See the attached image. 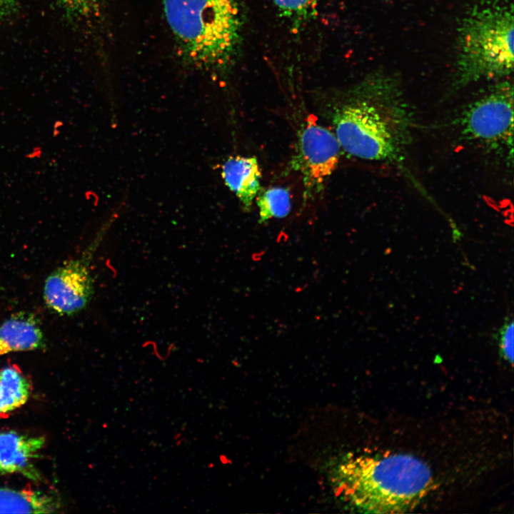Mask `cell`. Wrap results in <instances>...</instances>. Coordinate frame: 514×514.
<instances>
[{
	"label": "cell",
	"mask_w": 514,
	"mask_h": 514,
	"mask_svg": "<svg viewBox=\"0 0 514 514\" xmlns=\"http://www.w3.org/2000/svg\"><path fill=\"white\" fill-rule=\"evenodd\" d=\"M183 59L200 70L228 71L238 57L245 16L241 0H163Z\"/></svg>",
	"instance_id": "3"
},
{
	"label": "cell",
	"mask_w": 514,
	"mask_h": 514,
	"mask_svg": "<svg viewBox=\"0 0 514 514\" xmlns=\"http://www.w3.org/2000/svg\"><path fill=\"white\" fill-rule=\"evenodd\" d=\"M60 508L51 493L0 487V513H53Z\"/></svg>",
	"instance_id": "11"
},
{
	"label": "cell",
	"mask_w": 514,
	"mask_h": 514,
	"mask_svg": "<svg viewBox=\"0 0 514 514\" xmlns=\"http://www.w3.org/2000/svg\"><path fill=\"white\" fill-rule=\"evenodd\" d=\"M221 177L226 186L236 196L245 209L249 210L260 189L261 176L255 157H228L221 165Z\"/></svg>",
	"instance_id": "9"
},
{
	"label": "cell",
	"mask_w": 514,
	"mask_h": 514,
	"mask_svg": "<svg viewBox=\"0 0 514 514\" xmlns=\"http://www.w3.org/2000/svg\"><path fill=\"white\" fill-rule=\"evenodd\" d=\"M513 9L499 1L479 2L458 27L454 86L501 79L513 70Z\"/></svg>",
	"instance_id": "4"
},
{
	"label": "cell",
	"mask_w": 514,
	"mask_h": 514,
	"mask_svg": "<svg viewBox=\"0 0 514 514\" xmlns=\"http://www.w3.org/2000/svg\"><path fill=\"white\" fill-rule=\"evenodd\" d=\"M270 1H272L281 14L297 29L314 16L318 2V0Z\"/></svg>",
	"instance_id": "14"
},
{
	"label": "cell",
	"mask_w": 514,
	"mask_h": 514,
	"mask_svg": "<svg viewBox=\"0 0 514 514\" xmlns=\"http://www.w3.org/2000/svg\"><path fill=\"white\" fill-rule=\"evenodd\" d=\"M499 344L502 354L505 360L513 364L514 324L512 319L507 321L503 326L499 333Z\"/></svg>",
	"instance_id": "16"
},
{
	"label": "cell",
	"mask_w": 514,
	"mask_h": 514,
	"mask_svg": "<svg viewBox=\"0 0 514 514\" xmlns=\"http://www.w3.org/2000/svg\"><path fill=\"white\" fill-rule=\"evenodd\" d=\"M461 136L491 148L513 151V87L500 81L470 103L458 119Z\"/></svg>",
	"instance_id": "5"
},
{
	"label": "cell",
	"mask_w": 514,
	"mask_h": 514,
	"mask_svg": "<svg viewBox=\"0 0 514 514\" xmlns=\"http://www.w3.org/2000/svg\"><path fill=\"white\" fill-rule=\"evenodd\" d=\"M413 122L399 82L383 72L350 90L332 115L334 133L345 152L400 167L411 142Z\"/></svg>",
	"instance_id": "1"
},
{
	"label": "cell",
	"mask_w": 514,
	"mask_h": 514,
	"mask_svg": "<svg viewBox=\"0 0 514 514\" xmlns=\"http://www.w3.org/2000/svg\"><path fill=\"white\" fill-rule=\"evenodd\" d=\"M116 217L114 213L79 256L63 263L46 278L43 298L48 308L55 313L73 315L84 310L91 301L94 294L91 262Z\"/></svg>",
	"instance_id": "6"
},
{
	"label": "cell",
	"mask_w": 514,
	"mask_h": 514,
	"mask_svg": "<svg viewBox=\"0 0 514 514\" xmlns=\"http://www.w3.org/2000/svg\"><path fill=\"white\" fill-rule=\"evenodd\" d=\"M30 393V383L16 368L7 366L0 370V415L24 405Z\"/></svg>",
	"instance_id": "12"
},
{
	"label": "cell",
	"mask_w": 514,
	"mask_h": 514,
	"mask_svg": "<svg viewBox=\"0 0 514 514\" xmlns=\"http://www.w3.org/2000/svg\"><path fill=\"white\" fill-rule=\"evenodd\" d=\"M16 0H0V21L9 16L14 11Z\"/></svg>",
	"instance_id": "17"
},
{
	"label": "cell",
	"mask_w": 514,
	"mask_h": 514,
	"mask_svg": "<svg viewBox=\"0 0 514 514\" xmlns=\"http://www.w3.org/2000/svg\"><path fill=\"white\" fill-rule=\"evenodd\" d=\"M69 11L79 16L96 12L102 0H58Z\"/></svg>",
	"instance_id": "15"
},
{
	"label": "cell",
	"mask_w": 514,
	"mask_h": 514,
	"mask_svg": "<svg viewBox=\"0 0 514 514\" xmlns=\"http://www.w3.org/2000/svg\"><path fill=\"white\" fill-rule=\"evenodd\" d=\"M336 482L346 500L372 513L410 511L433 487L428 465L403 453L351 457L338 467Z\"/></svg>",
	"instance_id": "2"
},
{
	"label": "cell",
	"mask_w": 514,
	"mask_h": 514,
	"mask_svg": "<svg viewBox=\"0 0 514 514\" xmlns=\"http://www.w3.org/2000/svg\"><path fill=\"white\" fill-rule=\"evenodd\" d=\"M341 147L328 128L308 118L298 131L292 166L303 177L306 195L318 192L336 169Z\"/></svg>",
	"instance_id": "7"
},
{
	"label": "cell",
	"mask_w": 514,
	"mask_h": 514,
	"mask_svg": "<svg viewBox=\"0 0 514 514\" xmlns=\"http://www.w3.org/2000/svg\"><path fill=\"white\" fill-rule=\"evenodd\" d=\"M256 203L261 223L273 218H284L291 209V193L283 187H272L264 190L258 196Z\"/></svg>",
	"instance_id": "13"
},
{
	"label": "cell",
	"mask_w": 514,
	"mask_h": 514,
	"mask_svg": "<svg viewBox=\"0 0 514 514\" xmlns=\"http://www.w3.org/2000/svg\"><path fill=\"white\" fill-rule=\"evenodd\" d=\"M44 438L14 431L0 432V474H20L39 480L34 460L44 446Z\"/></svg>",
	"instance_id": "8"
},
{
	"label": "cell",
	"mask_w": 514,
	"mask_h": 514,
	"mask_svg": "<svg viewBox=\"0 0 514 514\" xmlns=\"http://www.w3.org/2000/svg\"><path fill=\"white\" fill-rule=\"evenodd\" d=\"M44 343L41 327L32 316L15 315L0 325V357L39 349Z\"/></svg>",
	"instance_id": "10"
}]
</instances>
